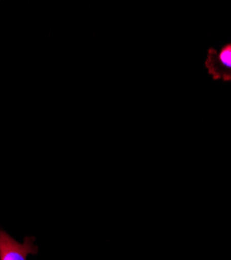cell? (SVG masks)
Wrapping results in <instances>:
<instances>
[{"label":"cell","instance_id":"cell-1","mask_svg":"<svg viewBox=\"0 0 231 260\" xmlns=\"http://www.w3.org/2000/svg\"><path fill=\"white\" fill-rule=\"evenodd\" d=\"M35 242V236H26L23 243H19L7 231L0 229V260H27L29 255H38L39 247Z\"/></svg>","mask_w":231,"mask_h":260},{"label":"cell","instance_id":"cell-2","mask_svg":"<svg viewBox=\"0 0 231 260\" xmlns=\"http://www.w3.org/2000/svg\"><path fill=\"white\" fill-rule=\"evenodd\" d=\"M205 67L213 79L231 81V43L224 45L220 50L209 48Z\"/></svg>","mask_w":231,"mask_h":260}]
</instances>
